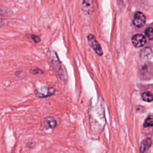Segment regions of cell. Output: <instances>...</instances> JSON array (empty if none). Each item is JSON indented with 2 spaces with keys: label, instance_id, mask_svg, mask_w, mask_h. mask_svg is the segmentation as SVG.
<instances>
[{
  "label": "cell",
  "instance_id": "1",
  "mask_svg": "<svg viewBox=\"0 0 153 153\" xmlns=\"http://www.w3.org/2000/svg\"><path fill=\"white\" fill-rule=\"evenodd\" d=\"M87 39H88V42L89 45L93 49V50L96 53V54L99 56H102L103 55L102 49L99 42L97 41L96 37L93 35L90 34L87 36Z\"/></svg>",
  "mask_w": 153,
  "mask_h": 153
},
{
  "label": "cell",
  "instance_id": "2",
  "mask_svg": "<svg viewBox=\"0 0 153 153\" xmlns=\"http://www.w3.org/2000/svg\"><path fill=\"white\" fill-rule=\"evenodd\" d=\"M146 22V18L145 15L140 12H136L134 16V18H133V24L134 25L137 27H142Z\"/></svg>",
  "mask_w": 153,
  "mask_h": 153
},
{
  "label": "cell",
  "instance_id": "3",
  "mask_svg": "<svg viewBox=\"0 0 153 153\" xmlns=\"http://www.w3.org/2000/svg\"><path fill=\"white\" fill-rule=\"evenodd\" d=\"M131 42L136 48L143 46L146 43V38L142 34H136L131 38Z\"/></svg>",
  "mask_w": 153,
  "mask_h": 153
},
{
  "label": "cell",
  "instance_id": "4",
  "mask_svg": "<svg viewBox=\"0 0 153 153\" xmlns=\"http://www.w3.org/2000/svg\"><path fill=\"white\" fill-rule=\"evenodd\" d=\"M42 126L44 128H54L57 126V122L53 117H47L44 119Z\"/></svg>",
  "mask_w": 153,
  "mask_h": 153
},
{
  "label": "cell",
  "instance_id": "5",
  "mask_svg": "<svg viewBox=\"0 0 153 153\" xmlns=\"http://www.w3.org/2000/svg\"><path fill=\"white\" fill-rule=\"evenodd\" d=\"M94 6V0H83L82 3V10L85 13H90Z\"/></svg>",
  "mask_w": 153,
  "mask_h": 153
},
{
  "label": "cell",
  "instance_id": "6",
  "mask_svg": "<svg viewBox=\"0 0 153 153\" xmlns=\"http://www.w3.org/2000/svg\"><path fill=\"white\" fill-rule=\"evenodd\" d=\"M152 143V140L151 138H147L143 140L141 143L140 146V152H145L149 148Z\"/></svg>",
  "mask_w": 153,
  "mask_h": 153
},
{
  "label": "cell",
  "instance_id": "7",
  "mask_svg": "<svg viewBox=\"0 0 153 153\" xmlns=\"http://www.w3.org/2000/svg\"><path fill=\"white\" fill-rule=\"evenodd\" d=\"M140 57L142 59H148L150 58L152 56V50L149 47H146V48H144L140 51Z\"/></svg>",
  "mask_w": 153,
  "mask_h": 153
},
{
  "label": "cell",
  "instance_id": "8",
  "mask_svg": "<svg viewBox=\"0 0 153 153\" xmlns=\"http://www.w3.org/2000/svg\"><path fill=\"white\" fill-rule=\"evenodd\" d=\"M142 99L145 102H152L153 100V94L149 91L144 92L142 94Z\"/></svg>",
  "mask_w": 153,
  "mask_h": 153
},
{
  "label": "cell",
  "instance_id": "9",
  "mask_svg": "<svg viewBox=\"0 0 153 153\" xmlns=\"http://www.w3.org/2000/svg\"><path fill=\"white\" fill-rule=\"evenodd\" d=\"M145 127L153 126V115H150L145 120L143 123Z\"/></svg>",
  "mask_w": 153,
  "mask_h": 153
},
{
  "label": "cell",
  "instance_id": "10",
  "mask_svg": "<svg viewBox=\"0 0 153 153\" xmlns=\"http://www.w3.org/2000/svg\"><path fill=\"white\" fill-rule=\"evenodd\" d=\"M145 35L148 39H153V28L147 27L145 30Z\"/></svg>",
  "mask_w": 153,
  "mask_h": 153
},
{
  "label": "cell",
  "instance_id": "11",
  "mask_svg": "<svg viewBox=\"0 0 153 153\" xmlns=\"http://www.w3.org/2000/svg\"><path fill=\"white\" fill-rule=\"evenodd\" d=\"M31 38H32V39L33 40V41H34L35 42H36V43L39 42L40 41V40H41L40 38H39L38 36H37V35H31Z\"/></svg>",
  "mask_w": 153,
  "mask_h": 153
}]
</instances>
